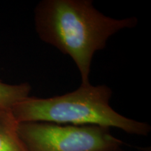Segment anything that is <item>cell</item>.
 Wrapping results in <instances>:
<instances>
[{
  "mask_svg": "<svg viewBox=\"0 0 151 151\" xmlns=\"http://www.w3.org/2000/svg\"><path fill=\"white\" fill-rule=\"evenodd\" d=\"M18 133L27 151H113L124 144L109 128L95 125L21 122Z\"/></svg>",
  "mask_w": 151,
  "mask_h": 151,
  "instance_id": "3957f363",
  "label": "cell"
},
{
  "mask_svg": "<svg viewBox=\"0 0 151 151\" xmlns=\"http://www.w3.org/2000/svg\"><path fill=\"white\" fill-rule=\"evenodd\" d=\"M35 22L39 38L71 57L80 71L81 86H87L95 52L104 49L113 35L135 27L138 20L106 16L91 0H44L36 7Z\"/></svg>",
  "mask_w": 151,
  "mask_h": 151,
  "instance_id": "6da1fadb",
  "label": "cell"
},
{
  "mask_svg": "<svg viewBox=\"0 0 151 151\" xmlns=\"http://www.w3.org/2000/svg\"><path fill=\"white\" fill-rule=\"evenodd\" d=\"M18 125L11 109L0 107V151H27L19 135Z\"/></svg>",
  "mask_w": 151,
  "mask_h": 151,
  "instance_id": "277c9868",
  "label": "cell"
},
{
  "mask_svg": "<svg viewBox=\"0 0 151 151\" xmlns=\"http://www.w3.org/2000/svg\"><path fill=\"white\" fill-rule=\"evenodd\" d=\"M31 90L27 83L10 85L0 80V107L11 109L17 103L29 97Z\"/></svg>",
  "mask_w": 151,
  "mask_h": 151,
  "instance_id": "5b68a950",
  "label": "cell"
},
{
  "mask_svg": "<svg viewBox=\"0 0 151 151\" xmlns=\"http://www.w3.org/2000/svg\"><path fill=\"white\" fill-rule=\"evenodd\" d=\"M112 90L105 85L81 86L75 91L50 98L28 97L11 109L19 123L45 122L71 125L118 128L126 133L147 136L151 127L117 113L110 106Z\"/></svg>",
  "mask_w": 151,
  "mask_h": 151,
  "instance_id": "7a4b0ae2",
  "label": "cell"
},
{
  "mask_svg": "<svg viewBox=\"0 0 151 151\" xmlns=\"http://www.w3.org/2000/svg\"><path fill=\"white\" fill-rule=\"evenodd\" d=\"M113 151H123V150H122L121 149H118V150H113Z\"/></svg>",
  "mask_w": 151,
  "mask_h": 151,
  "instance_id": "8992f818",
  "label": "cell"
}]
</instances>
